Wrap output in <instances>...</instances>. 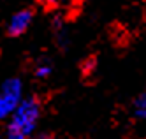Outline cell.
<instances>
[{"label": "cell", "instance_id": "cell-5", "mask_svg": "<svg viewBox=\"0 0 146 139\" xmlns=\"http://www.w3.org/2000/svg\"><path fill=\"white\" fill-rule=\"evenodd\" d=\"M53 70H55L53 62L46 57L35 60V63H34V76L39 78V79H48L51 74H53Z\"/></svg>", "mask_w": 146, "mask_h": 139}, {"label": "cell", "instance_id": "cell-7", "mask_svg": "<svg viewBox=\"0 0 146 139\" xmlns=\"http://www.w3.org/2000/svg\"><path fill=\"white\" fill-rule=\"evenodd\" d=\"M42 5H46V7H58L60 4H64L65 0H39Z\"/></svg>", "mask_w": 146, "mask_h": 139}, {"label": "cell", "instance_id": "cell-2", "mask_svg": "<svg viewBox=\"0 0 146 139\" xmlns=\"http://www.w3.org/2000/svg\"><path fill=\"white\" fill-rule=\"evenodd\" d=\"M25 97V83L18 76H9L0 81V122L11 118Z\"/></svg>", "mask_w": 146, "mask_h": 139}, {"label": "cell", "instance_id": "cell-4", "mask_svg": "<svg viewBox=\"0 0 146 139\" xmlns=\"http://www.w3.org/2000/svg\"><path fill=\"white\" fill-rule=\"evenodd\" d=\"M51 32H53V39H55V44L60 49H67L70 44V34H69V28L65 19L62 18H55L53 23H51Z\"/></svg>", "mask_w": 146, "mask_h": 139}, {"label": "cell", "instance_id": "cell-3", "mask_svg": "<svg viewBox=\"0 0 146 139\" xmlns=\"http://www.w3.org/2000/svg\"><path fill=\"white\" fill-rule=\"evenodd\" d=\"M34 18H35L34 11L28 9V7H23V9L16 11V13H13L11 18L7 19V25H5L7 37L16 39V37L25 35L30 30V27H32V23H34Z\"/></svg>", "mask_w": 146, "mask_h": 139}, {"label": "cell", "instance_id": "cell-1", "mask_svg": "<svg viewBox=\"0 0 146 139\" xmlns=\"http://www.w3.org/2000/svg\"><path fill=\"white\" fill-rule=\"evenodd\" d=\"M42 104L34 95H27L19 108L5 122L4 139H32L39 129Z\"/></svg>", "mask_w": 146, "mask_h": 139}, {"label": "cell", "instance_id": "cell-6", "mask_svg": "<svg viewBox=\"0 0 146 139\" xmlns=\"http://www.w3.org/2000/svg\"><path fill=\"white\" fill-rule=\"evenodd\" d=\"M132 116L139 122H146V88L132 100Z\"/></svg>", "mask_w": 146, "mask_h": 139}]
</instances>
